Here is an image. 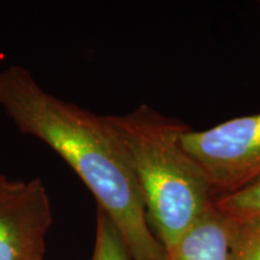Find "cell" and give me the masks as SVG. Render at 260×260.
<instances>
[{
	"label": "cell",
	"mask_w": 260,
	"mask_h": 260,
	"mask_svg": "<svg viewBox=\"0 0 260 260\" xmlns=\"http://www.w3.org/2000/svg\"><path fill=\"white\" fill-rule=\"evenodd\" d=\"M0 107L23 134L53 149L76 172L116 226L133 260H161L138 183L105 118L48 93L30 71H0Z\"/></svg>",
	"instance_id": "6da1fadb"
},
{
	"label": "cell",
	"mask_w": 260,
	"mask_h": 260,
	"mask_svg": "<svg viewBox=\"0 0 260 260\" xmlns=\"http://www.w3.org/2000/svg\"><path fill=\"white\" fill-rule=\"evenodd\" d=\"M104 118L129 162L149 225L170 251L216 200L206 175L182 145L188 126L147 105Z\"/></svg>",
	"instance_id": "7a4b0ae2"
},
{
	"label": "cell",
	"mask_w": 260,
	"mask_h": 260,
	"mask_svg": "<svg viewBox=\"0 0 260 260\" xmlns=\"http://www.w3.org/2000/svg\"><path fill=\"white\" fill-rule=\"evenodd\" d=\"M182 145L206 175L216 198L260 181V112L207 130L188 128Z\"/></svg>",
	"instance_id": "3957f363"
},
{
	"label": "cell",
	"mask_w": 260,
	"mask_h": 260,
	"mask_svg": "<svg viewBox=\"0 0 260 260\" xmlns=\"http://www.w3.org/2000/svg\"><path fill=\"white\" fill-rule=\"evenodd\" d=\"M51 223L50 198L40 178L0 175V260H44Z\"/></svg>",
	"instance_id": "277c9868"
},
{
	"label": "cell",
	"mask_w": 260,
	"mask_h": 260,
	"mask_svg": "<svg viewBox=\"0 0 260 260\" xmlns=\"http://www.w3.org/2000/svg\"><path fill=\"white\" fill-rule=\"evenodd\" d=\"M161 260H233L230 218L213 205Z\"/></svg>",
	"instance_id": "5b68a950"
},
{
	"label": "cell",
	"mask_w": 260,
	"mask_h": 260,
	"mask_svg": "<svg viewBox=\"0 0 260 260\" xmlns=\"http://www.w3.org/2000/svg\"><path fill=\"white\" fill-rule=\"evenodd\" d=\"M233 260H260V216L230 218Z\"/></svg>",
	"instance_id": "8992f818"
},
{
	"label": "cell",
	"mask_w": 260,
	"mask_h": 260,
	"mask_svg": "<svg viewBox=\"0 0 260 260\" xmlns=\"http://www.w3.org/2000/svg\"><path fill=\"white\" fill-rule=\"evenodd\" d=\"M92 260H133L116 226L99 209Z\"/></svg>",
	"instance_id": "52a82bcc"
},
{
	"label": "cell",
	"mask_w": 260,
	"mask_h": 260,
	"mask_svg": "<svg viewBox=\"0 0 260 260\" xmlns=\"http://www.w3.org/2000/svg\"><path fill=\"white\" fill-rule=\"evenodd\" d=\"M214 206L229 218L260 216V181L235 193L216 198Z\"/></svg>",
	"instance_id": "ba28073f"
}]
</instances>
